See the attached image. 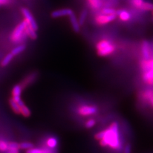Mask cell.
Here are the masks:
<instances>
[{
  "label": "cell",
  "instance_id": "1",
  "mask_svg": "<svg viewBox=\"0 0 153 153\" xmlns=\"http://www.w3.org/2000/svg\"><path fill=\"white\" fill-rule=\"evenodd\" d=\"M100 141V144L103 147H108L111 149L119 151L122 148V143L119 134L118 124L112 123L107 129L104 130V135Z\"/></svg>",
  "mask_w": 153,
  "mask_h": 153
},
{
  "label": "cell",
  "instance_id": "2",
  "mask_svg": "<svg viewBox=\"0 0 153 153\" xmlns=\"http://www.w3.org/2000/svg\"><path fill=\"white\" fill-rule=\"evenodd\" d=\"M97 54L101 57H106L112 54L116 49L113 42L108 40H102L98 42L96 46Z\"/></svg>",
  "mask_w": 153,
  "mask_h": 153
},
{
  "label": "cell",
  "instance_id": "3",
  "mask_svg": "<svg viewBox=\"0 0 153 153\" xmlns=\"http://www.w3.org/2000/svg\"><path fill=\"white\" fill-rule=\"evenodd\" d=\"M27 26V22L25 20L20 24H19L14 29L11 35V40L13 43H17L21 40L23 35L26 33V29Z\"/></svg>",
  "mask_w": 153,
  "mask_h": 153
},
{
  "label": "cell",
  "instance_id": "4",
  "mask_svg": "<svg viewBox=\"0 0 153 153\" xmlns=\"http://www.w3.org/2000/svg\"><path fill=\"white\" fill-rule=\"evenodd\" d=\"M21 12L22 13L25 19V21L27 22L28 25L36 31L38 29L37 22H36L35 19H34V17H33L32 13L30 12V11L26 8H22Z\"/></svg>",
  "mask_w": 153,
  "mask_h": 153
},
{
  "label": "cell",
  "instance_id": "5",
  "mask_svg": "<svg viewBox=\"0 0 153 153\" xmlns=\"http://www.w3.org/2000/svg\"><path fill=\"white\" fill-rule=\"evenodd\" d=\"M77 112L80 116H89L98 112V108L94 105H84L78 108Z\"/></svg>",
  "mask_w": 153,
  "mask_h": 153
},
{
  "label": "cell",
  "instance_id": "6",
  "mask_svg": "<svg viewBox=\"0 0 153 153\" xmlns=\"http://www.w3.org/2000/svg\"><path fill=\"white\" fill-rule=\"evenodd\" d=\"M117 17V14H113V15H104V14H101V15H98L95 17V22H97L98 25L103 26L115 21Z\"/></svg>",
  "mask_w": 153,
  "mask_h": 153
},
{
  "label": "cell",
  "instance_id": "7",
  "mask_svg": "<svg viewBox=\"0 0 153 153\" xmlns=\"http://www.w3.org/2000/svg\"><path fill=\"white\" fill-rule=\"evenodd\" d=\"M74 12L70 8H62L54 10L51 13V17L52 18H59L66 16H70Z\"/></svg>",
  "mask_w": 153,
  "mask_h": 153
},
{
  "label": "cell",
  "instance_id": "8",
  "mask_svg": "<svg viewBox=\"0 0 153 153\" xmlns=\"http://www.w3.org/2000/svg\"><path fill=\"white\" fill-rule=\"evenodd\" d=\"M26 153H57L56 149H52L48 147H33L26 151Z\"/></svg>",
  "mask_w": 153,
  "mask_h": 153
},
{
  "label": "cell",
  "instance_id": "9",
  "mask_svg": "<svg viewBox=\"0 0 153 153\" xmlns=\"http://www.w3.org/2000/svg\"><path fill=\"white\" fill-rule=\"evenodd\" d=\"M141 50L143 59H149L150 57V45L147 40H143L142 42Z\"/></svg>",
  "mask_w": 153,
  "mask_h": 153
},
{
  "label": "cell",
  "instance_id": "10",
  "mask_svg": "<svg viewBox=\"0 0 153 153\" xmlns=\"http://www.w3.org/2000/svg\"><path fill=\"white\" fill-rule=\"evenodd\" d=\"M69 19H70V22L71 25V27H72L73 30L75 33H79L80 31V25L79 24V20L76 17L75 14L74 12H73L71 15L69 16Z\"/></svg>",
  "mask_w": 153,
  "mask_h": 153
},
{
  "label": "cell",
  "instance_id": "11",
  "mask_svg": "<svg viewBox=\"0 0 153 153\" xmlns=\"http://www.w3.org/2000/svg\"><path fill=\"white\" fill-rule=\"evenodd\" d=\"M117 16L122 21L124 22L130 21L131 17L130 12L126 10H117Z\"/></svg>",
  "mask_w": 153,
  "mask_h": 153
},
{
  "label": "cell",
  "instance_id": "12",
  "mask_svg": "<svg viewBox=\"0 0 153 153\" xmlns=\"http://www.w3.org/2000/svg\"><path fill=\"white\" fill-rule=\"evenodd\" d=\"M140 66L143 72L153 69V59H143L140 63Z\"/></svg>",
  "mask_w": 153,
  "mask_h": 153
},
{
  "label": "cell",
  "instance_id": "13",
  "mask_svg": "<svg viewBox=\"0 0 153 153\" xmlns=\"http://www.w3.org/2000/svg\"><path fill=\"white\" fill-rule=\"evenodd\" d=\"M142 99L146 102H148L149 104L153 107V91L147 90L143 92L142 94Z\"/></svg>",
  "mask_w": 153,
  "mask_h": 153
},
{
  "label": "cell",
  "instance_id": "14",
  "mask_svg": "<svg viewBox=\"0 0 153 153\" xmlns=\"http://www.w3.org/2000/svg\"><path fill=\"white\" fill-rule=\"evenodd\" d=\"M46 145L47 147L51 148V149H56L57 145H58V140H57L56 137H51L49 138H47L46 141Z\"/></svg>",
  "mask_w": 153,
  "mask_h": 153
},
{
  "label": "cell",
  "instance_id": "15",
  "mask_svg": "<svg viewBox=\"0 0 153 153\" xmlns=\"http://www.w3.org/2000/svg\"><path fill=\"white\" fill-rule=\"evenodd\" d=\"M20 146L18 143L10 142L8 143V148L7 153H19Z\"/></svg>",
  "mask_w": 153,
  "mask_h": 153
},
{
  "label": "cell",
  "instance_id": "16",
  "mask_svg": "<svg viewBox=\"0 0 153 153\" xmlns=\"http://www.w3.org/2000/svg\"><path fill=\"white\" fill-rule=\"evenodd\" d=\"M26 35H27L33 40H36L37 38V34L36 33V31L35 30H33V29L29 25L27 26L26 29Z\"/></svg>",
  "mask_w": 153,
  "mask_h": 153
},
{
  "label": "cell",
  "instance_id": "17",
  "mask_svg": "<svg viewBox=\"0 0 153 153\" xmlns=\"http://www.w3.org/2000/svg\"><path fill=\"white\" fill-rule=\"evenodd\" d=\"M25 49H26V46L25 45H19L13 48V49L12 50L11 53L14 56H17L19 54L22 53V52L25 51Z\"/></svg>",
  "mask_w": 153,
  "mask_h": 153
},
{
  "label": "cell",
  "instance_id": "18",
  "mask_svg": "<svg viewBox=\"0 0 153 153\" xmlns=\"http://www.w3.org/2000/svg\"><path fill=\"white\" fill-rule=\"evenodd\" d=\"M88 12L87 10L84 9L83 10L80 12V16L79 17V22L80 26H83L84 25V23L85 22L86 18L88 17Z\"/></svg>",
  "mask_w": 153,
  "mask_h": 153
},
{
  "label": "cell",
  "instance_id": "19",
  "mask_svg": "<svg viewBox=\"0 0 153 153\" xmlns=\"http://www.w3.org/2000/svg\"><path fill=\"white\" fill-rule=\"evenodd\" d=\"M10 106L12 108L13 111H14L16 114H21V107L19 106L18 103H17L16 101L12 98L10 100Z\"/></svg>",
  "mask_w": 153,
  "mask_h": 153
},
{
  "label": "cell",
  "instance_id": "20",
  "mask_svg": "<svg viewBox=\"0 0 153 153\" xmlns=\"http://www.w3.org/2000/svg\"><path fill=\"white\" fill-rule=\"evenodd\" d=\"M139 10L143 11H153V3L143 1Z\"/></svg>",
  "mask_w": 153,
  "mask_h": 153
},
{
  "label": "cell",
  "instance_id": "21",
  "mask_svg": "<svg viewBox=\"0 0 153 153\" xmlns=\"http://www.w3.org/2000/svg\"><path fill=\"white\" fill-rule=\"evenodd\" d=\"M13 56H14L12 53H9L7 55H6L1 61V65L3 66H6L7 65H8L13 59Z\"/></svg>",
  "mask_w": 153,
  "mask_h": 153
},
{
  "label": "cell",
  "instance_id": "22",
  "mask_svg": "<svg viewBox=\"0 0 153 153\" xmlns=\"http://www.w3.org/2000/svg\"><path fill=\"white\" fill-rule=\"evenodd\" d=\"M22 92V85H16L13 87L12 89V96L13 97H21Z\"/></svg>",
  "mask_w": 153,
  "mask_h": 153
},
{
  "label": "cell",
  "instance_id": "23",
  "mask_svg": "<svg viewBox=\"0 0 153 153\" xmlns=\"http://www.w3.org/2000/svg\"><path fill=\"white\" fill-rule=\"evenodd\" d=\"M36 77V74L35 73L32 74L31 75H30V76H28L26 78V79L23 81L22 82V85L24 86L29 85L30 83H31L32 82H33L35 80Z\"/></svg>",
  "mask_w": 153,
  "mask_h": 153
},
{
  "label": "cell",
  "instance_id": "24",
  "mask_svg": "<svg viewBox=\"0 0 153 153\" xmlns=\"http://www.w3.org/2000/svg\"><path fill=\"white\" fill-rule=\"evenodd\" d=\"M88 2L94 9H98L102 5V3L101 0H88Z\"/></svg>",
  "mask_w": 153,
  "mask_h": 153
},
{
  "label": "cell",
  "instance_id": "25",
  "mask_svg": "<svg viewBox=\"0 0 153 153\" xmlns=\"http://www.w3.org/2000/svg\"><path fill=\"white\" fill-rule=\"evenodd\" d=\"M101 13L104 15H113L117 14V10L112 8H104L101 10Z\"/></svg>",
  "mask_w": 153,
  "mask_h": 153
},
{
  "label": "cell",
  "instance_id": "26",
  "mask_svg": "<svg viewBox=\"0 0 153 153\" xmlns=\"http://www.w3.org/2000/svg\"><path fill=\"white\" fill-rule=\"evenodd\" d=\"M19 146H20V149H25V150H28V149H31L33 147H34V146H33L32 143L28 142H22L19 144Z\"/></svg>",
  "mask_w": 153,
  "mask_h": 153
},
{
  "label": "cell",
  "instance_id": "27",
  "mask_svg": "<svg viewBox=\"0 0 153 153\" xmlns=\"http://www.w3.org/2000/svg\"><path fill=\"white\" fill-rule=\"evenodd\" d=\"M20 107H21V114L23 116L29 117L30 116L31 112L30 111V109H29L25 104L22 105Z\"/></svg>",
  "mask_w": 153,
  "mask_h": 153
},
{
  "label": "cell",
  "instance_id": "28",
  "mask_svg": "<svg viewBox=\"0 0 153 153\" xmlns=\"http://www.w3.org/2000/svg\"><path fill=\"white\" fill-rule=\"evenodd\" d=\"M143 0H131V3L132 5L137 9H140L142 4L143 3Z\"/></svg>",
  "mask_w": 153,
  "mask_h": 153
},
{
  "label": "cell",
  "instance_id": "29",
  "mask_svg": "<svg viewBox=\"0 0 153 153\" xmlns=\"http://www.w3.org/2000/svg\"><path fill=\"white\" fill-rule=\"evenodd\" d=\"M8 148V143L4 140H0V151H7Z\"/></svg>",
  "mask_w": 153,
  "mask_h": 153
},
{
  "label": "cell",
  "instance_id": "30",
  "mask_svg": "<svg viewBox=\"0 0 153 153\" xmlns=\"http://www.w3.org/2000/svg\"><path fill=\"white\" fill-rule=\"evenodd\" d=\"M95 124H96V121L93 119H89L88 121H86L85 124V126L86 128L90 129L93 128V126H94Z\"/></svg>",
  "mask_w": 153,
  "mask_h": 153
},
{
  "label": "cell",
  "instance_id": "31",
  "mask_svg": "<svg viewBox=\"0 0 153 153\" xmlns=\"http://www.w3.org/2000/svg\"><path fill=\"white\" fill-rule=\"evenodd\" d=\"M131 147L130 144H127L125 147L124 149V153H131Z\"/></svg>",
  "mask_w": 153,
  "mask_h": 153
},
{
  "label": "cell",
  "instance_id": "32",
  "mask_svg": "<svg viewBox=\"0 0 153 153\" xmlns=\"http://www.w3.org/2000/svg\"><path fill=\"white\" fill-rule=\"evenodd\" d=\"M9 0H0V6L3 4H6L8 3Z\"/></svg>",
  "mask_w": 153,
  "mask_h": 153
},
{
  "label": "cell",
  "instance_id": "33",
  "mask_svg": "<svg viewBox=\"0 0 153 153\" xmlns=\"http://www.w3.org/2000/svg\"><path fill=\"white\" fill-rule=\"evenodd\" d=\"M152 15H153V11H152Z\"/></svg>",
  "mask_w": 153,
  "mask_h": 153
},
{
  "label": "cell",
  "instance_id": "34",
  "mask_svg": "<svg viewBox=\"0 0 153 153\" xmlns=\"http://www.w3.org/2000/svg\"><path fill=\"white\" fill-rule=\"evenodd\" d=\"M152 21H153V18H152Z\"/></svg>",
  "mask_w": 153,
  "mask_h": 153
}]
</instances>
